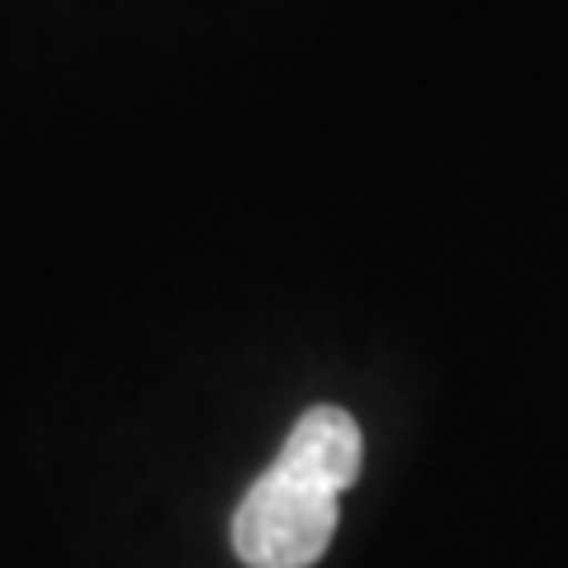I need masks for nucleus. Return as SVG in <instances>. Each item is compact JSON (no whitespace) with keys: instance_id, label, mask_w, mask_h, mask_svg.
I'll return each mask as SVG.
<instances>
[{"instance_id":"obj_1","label":"nucleus","mask_w":568,"mask_h":568,"mask_svg":"<svg viewBox=\"0 0 568 568\" xmlns=\"http://www.w3.org/2000/svg\"><path fill=\"white\" fill-rule=\"evenodd\" d=\"M361 422L336 403H317L284 436L233 511V549L246 568H313L342 521V493L361 478Z\"/></svg>"}]
</instances>
